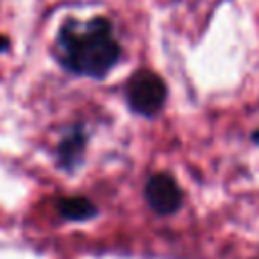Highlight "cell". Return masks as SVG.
Instances as JSON below:
<instances>
[{
    "label": "cell",
    "mask_w": 259,
    "mask_h": 259,
    "mask_svg": "<svg viewBox=\"0 0 259 259\" xmlns=\"http://www.w3.org/2000/svg\"><path fill=\"white\" fill-rule=\"evenodd\" d=\"M87 132L81 123L67 127L63 138L57 144V164L65 172H75L85 158L87 150Z\"/></svg>",
    "instance_id": "277c9868"
},
{
    "label": "cell",
    "mask_w": 259,
    "mask_h": 259,
    "mask_svg": "<svg viewBox=\"0 0 259 259\" xmlns=\"http://www.w3.org/2000/svg\"><path fill=\"white\" fill-rule=\"evenodd\" d=\"M144 200L148 208L158 217H170L180 210L184 202V192L172 174L154 172L144 184Z\"/></svg>",
    "instance_id": "3957f363"
},
{
    "label": "cell",
    "mask_w": 259,
    "mask_h": 259,
    "mask_svg": "<svg viewBox=\"0 0 259 259\" xmlns=\"http://www.w3.org/2000/svg\"><path fill=\"white\" fill-rule=\"evenodd\" d=\"M6 49H8V38L0 36V51H6Z\"/></svg>",
    "instance_id": "52a82bcc"
},
{
    "label": "cell",
    "mask_w": 259,
    "mask_h": 259,
    "mask_svg": "<svg viewBox=\"0 0 259 259\" xmlns=\"http://www.w3.org/2000/svg\"><path fill=\"white\" fill-rule=\"evenodd\" d=\"M251 142H253L255 146H259V130H255V132L251 134Z\"/></svg>",
    "instance_id": "8992f818"
},
{
    "label": "cell",
    "mask_w": 259,
    "mask_h": 259,
    "mask_svg": "<svg viewBox=\"0 0 259 259\" xmlns=\"http://www.w3.org/2000/svg\"><path fill=\"white\" fill-rule=\"evenodd\" d=\"M123 49L111 20L105 16L89 20L67 18L57 32L55 59L77 77L101 81L119 65Z\"/></svg>",
    "instance_id": "6da1fadb"
},
{
    "label": "cell",
    "mask_w": 259,
    "mask_h": 259,
    "mask_svg": "<svg viewBox=\"0 0 259 259\" xmlns=\"http://www.w3.org/2000/svg\"><path fill=\"white\" fill-rule=\"evenodd\" d=\"M57 210L67 221H87L97 214V206L85 196H63L57 200Z\"/></svg>",
    "instance_id": "5b68a950"
},
{
    "label": "cell",
    "mask_w": 259,
    "mask_h": 259,
    "mask_svg": "<svg viewBox=\"0 0 259 259\" xmlns=\"http://www.w3.org/2000/svg\"><path fill=\"white\" fill-rule=\"evenodd\" d=\"M123 97H125L127 109L134 115L154 119L166 107L168 85L158 73H154L150 69H138L125 81Z\"/></svg>",
    "instance_id": "7a4b0ae2"
}]
</instances>
